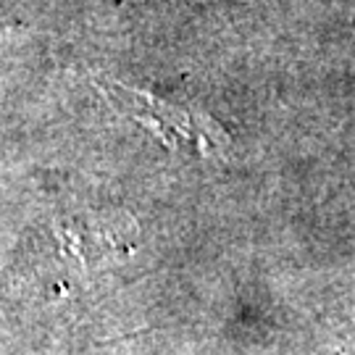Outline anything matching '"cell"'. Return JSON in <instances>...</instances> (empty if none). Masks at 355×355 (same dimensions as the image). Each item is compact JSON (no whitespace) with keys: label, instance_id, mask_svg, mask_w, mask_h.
I'll return each instance as SVG.
<instances>
[{"label":"cell","instance_id":"cell-1","mask_svg":"<svg viewBox=\"0 0 355 355\" xmlns=\"http://www.w3.org/2000/svg\"><path fill=\"white\" fill-rule=\"evenodd\" d=\"M95 85L119 111H124L129 119L140 121L142 127L153 129L171 148L179 142H187L198 153L214 155L227 145V135L221 132V127L200 111L174 105V103L155 98L145 89L121 85L111 76H98Z\"/></svg>","mask_w":355,"mask_h":355}]
</instances>
